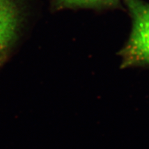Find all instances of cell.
<instances>
[{
  "instance_id": "obj_1",
  "label": "cell",
  "mask_w": 149,
  "mask_h": 149,
  "mask_svg": "<svg viewBox=\"0 0 149 149\" xmlns=\"http://www.w3.org/2000/svg\"><path fill=\"white\" fill-rule=\"evenodd\" d=\"M132 19L131 32L120 51L122 66H149V3L124 0Z\"/></svg>"
},
{
  "instance_id": "obj_2",
  "label": "cell",
  "mask_w": 149,
  "mask_h": 149,
  "mask_svg": "<svg viewBox=\"0 0 149 149\" xmlns=\"http://www.w3.org/2000/svg\"><path fill=\"white\" fill-rule=\"evenodd\" d=\"M20 21L18 0H0V62L16 40Z\"/></svg>"
},
{
  "instance_id": "obj_3",
  "label": "cell",
  "mask_w": 149,
  "mask_h": 149,
  "mask_svg": "<svg viewBox=\"0 0 149 149\" xmlns=\"http://www.w3.org/2000/svg\"><path fill=\"white\" fill-rule=\"evenodd\" d=\"M59 8H104L115 6L120 0H52Z\"/></svg>"
}]
</instances>
